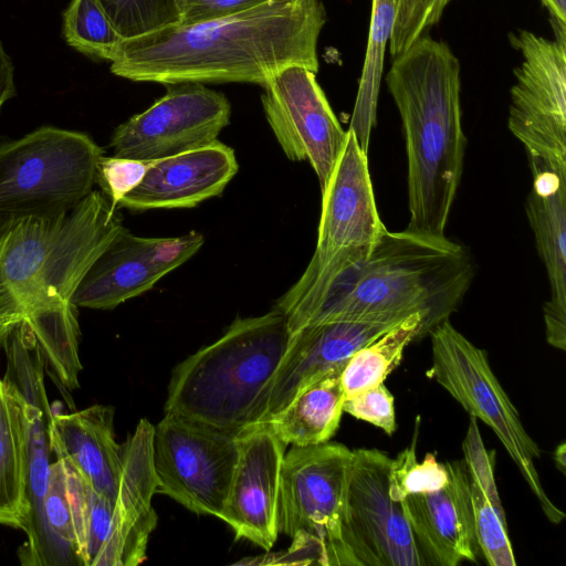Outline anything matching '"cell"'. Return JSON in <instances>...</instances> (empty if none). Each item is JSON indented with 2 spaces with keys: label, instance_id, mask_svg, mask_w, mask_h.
I'll return each mask as SVG.
<instances>
[{
  "label": "cell",
  "instance_id": "1",
  "mask_svg": "<svg viewBox=\"0 0 566 566\" xmlns=\"http://www.w3.org/2000/svg\"><path fill=\"white\" fill-rule=\"evenodd\" d=\"M327 15L322 0H273L208 22L175 24L123 40L111 72L134 82L264 85L280 70L318 71Z\"/></svg>",
  "mask_w": 566,
  "mask_h": 566
},
{
  "label": "cell",
  "instance_id": "2",
  "mask_svg": "<svg viewBox=\"0 0 566 566\" xmlns=\"http://www.w3.org/2000/svg\"><path fill=\"white\" fill-rule=\"evenodd\" d=\"M475 275L469 250L447 235L387 229L370 254L286 316L290 333L333 321L423 318L422 338L458 311Z\"/></svg>",
  "mask_w": 566,
  "mask_h": 566
},
{
  "label": "cell",
  "instance_id": "3",
  "mask_svg": "<svg viewBox=\"0 0 566 566\" xmlns=\"http://www.w3.org/2000/svg\"><path fill=\"white\" fill-rule=\"evenodd\" d=\"M385 81L406 140V230L444 237L467 147L460 61L446 42L424 34L395 57Z\"/></svg>",
  "mask_w": 566,
  "mask_h": 566
},
{
  "label": "cell",
  "instance_id": "4",
  "mask_svg": "<svg viewBox=\"0 0 566 566\" xmlns=\"http://www.w3.org/2000/svg\"><path fill=\"white\" fill-rule=\"evenodd\" d=\"M290 331L276 308L239 317L172 370L165 413L239 434L262 422Z\"/></svg>",
  "mask_w": 566,
  "mask_h": 566
},
{
  "label": "cell",
  "instance_id": "5",
  "mask_svg": "<svg viewBox=\"0 0 566 566\" xmlns=\"http://www.w3.org/2000/svg\"><path fill=\"white\" fill-rule=\"evenodd\" d=\"M125 229L101 190L54 218H30L0 237V327L71 302L85 272Z\"/></svg>",
  "mask_w": 566,
  "mask_h": 566
},
{
  "label": "cell",
  "instance_id": "6",
  "mask_svg": "<svg viewBox=\"0 0 566 566\" xmlns=\"http://www.w3.org/2000/svg\"><path fill=\"white\" fill-rule=\"evenodd\" d=\"M104 155L85 133L42 126L0 144V237L30 218H54L81 203Z\"/></svg>",
  "mask_w": 566,
  "mask_h": 566
},
{
  "label": "cell",
  "instance_id": "7",
  "mask_svg": "<svg viewBox=\"0 0 566 566\" xmlns=\"http://www.w3.org/2000/svg\"><path fill=\"white\" fill-rule=\"evenodd\" d=\"M367 154L347 137L322 190L315 251L303 274L275 303L289 316L313 302L342 272L365 260L386 230L377 210Z\"/></svg>",
  "mask_w": 566,
  "mask_h": 566
},
{
  "label": "cell",
  "instance_id": "8",
  "mask_svg": "<svg viewBox=\"0 0 566 566\" xmlns=\"http://www.w3.org/2000/svg\"><path fill=\"white\" fill-rule=\"evenodd\" d=\"M353 450L325 442L284 454L280 486L281 531L292 538L282 563L358 566L346 548L340 515Z\"/></svg>",
  "mask_w": 566,
  "mask_h": 566
},
{
  "label": "cell",
  "instance_id": "9",
  "mask_svg": "<svg viewBox=\"0 0 566 566\" xmlns=\"http://www.w3.org/2000/svg\"><path fill=\"white\" fill-rule=\"evenodd\" d=\"M434 379L463 409L496 434L516 464L546 518L559 524L565 513L546 494L534 461L542 450L525 430L518 411L493 373L488 354L447 319L428 334Z\"/></svg>",
  "mask_w": 566,
  "mask_h": 566
},
{
  "label": "cell",
  "instance_id": "10",
  "mask_svg": "<svg viewBox=\"0 0 566 566\" xmlns=\"http://www.w3.org/2000/svg\"><path fill=\"white\" fill-rule=\"evenodd\" d=\"M7 369L3 378L22 395L28 416V500L30 514L25 543L18 555L27 566L78 565L73 552L52 535L43 512L53 451L51 448L52 411L44 386L45 363L34 336L21 321L12 325L0 340Z\"/></svg>",
  "mask_w": 566,
  "mask_h": 566
},
{
  "label": "cell",
  "instance_id": "11",
  "mask_svg": "<svg viewBox=\"0 0 566 566\" xmlns=\"http://www.w3.org/2000/svg\"><path fill=\"white\" fill-rule=\"evenodd\" d=\"M238 434L165 413L154 426L156 493L221 520L238 460Z\"/></svg>",
  "mask_w": 566,
  "mask_h": 566
},
{
  "label": "cell",
  "instance_id": "12",
  "mask_svg": "<svg viewBox=\"0 0 566 566\" xmlns=\"http://www.w3.org/2000/svg\"><path fill=\"white\" fill-rule=\"evenodd\" d=\"M554 39L528 30L510 34L522 56L514 70L507 126L528 160L566 171V32Z\"/></svg>",
  "mask_w": 566,
  "mask_h": 566
},
{
  "label": "cell",
  "instance_id": "13",
  "mask_svg": "<svg viewBox=\"0 0 566 566\" xmlns=\"http://www.w3.org/2000/svg\"><path fill=\"white\" fill-rule=\"evenodd\" d=\"M391 458L353 450L344 491L340 532L358 566H427L400 502L388 492Z\"/></svg>",
  "mask_w": 566,
  "mask_h": 566
},
{
  "label": "cell",
  "instance_id": "14",
  "mask_svg": "<svg viewBox=\"0 0 566 566\" xmlns=\"http://www.w3.org/2000/svg\"><path fill=\"white\" fill-rule=\"evenodd\" d=\"M231 106L220 92L201 83L171 85L144 112L115 128L114 156L153 161L218 140L228 126Z\"/></svg>",
  "mask_w": 566,
  "mask_h": 566
},
{
  "label": "cell",
  "instance_id": "15",
  "mask_svg": "<svg viewBox=\"0 0 566 566\" xmlns=\"http://www.w3.org/2000/svg\"><path fill=\"white\" fill-rule=\"evenodd\" d=\"M262 105L266 120L293 161H306L326 187L344 148L347 130L340 126L316 81V73L289 65L263 85Z\"/></svg>",
  "mask_w": 566,
  "mask_h": 566
},
{
  "label": "cell",
  "instance_id": "16",
  "mask_svg": "<svg viewBox=\"0 0 566 566\" xmlns=\"http://www.w3.org/2000/svg\"><path fill=\"white\" fill-rule=\"evenodd\" d=\"M203 243V235L196 231L172 238H145L125 228L85 272L72 303L76 307L113 310L153 289Z\"/></svg>",
  "mask_w": 566,
  "mask_h": 566
},
{
  "label": "cell",
  "instance_id": "17",
  "mask_svg": "<svg viewBox=\"0 0 566 566\" xmlns=\"http://www.w3.org/2000/svg\"><path fill=\"white\" fill-rule=\"evenodd\" d=\"M237 439L238 460L221 520L237 538L269 552L281 532V469L286 444L268 422L241 431Z\"/></svg>",
  "mask_w": 566,
  "mask_h": 566
},
{
  "label": "cell",
  "instance_id": "18",
  "mask_svg": "<svg viewBox=\"0 0 566 566\" xmlns=\"http://www.w3.org/2000/svg\"><path fill=\"white\" fill-rule=\"evenodd\" d=\"M446 465L449 479L442 489L408 495L400 502L426 565L431 566L476 560L469 472L464 460Z\"/></svg>",
  "mask_w": 566,
  "mask_h": 566
},
{
  "label": "cell",
  "instance_id": "19",
  "mask_svg": "<svg viewBox=\"0 0 566 566\" xmlns=\"http://www.w3.org/2000/svg\"><path fill=\"white\" fill-rule=\"evenodd\" d=\"M238 168L234 150L219 140L149 161L144 178L120 200L118 209L193 208L219 196Z\"/></svg>",
  "mask_w": 566,
  "mask_h": 566
},
{
  "label": "cell",
  "instance_id": "20",
  "mask_svg": "<svg viewBox=\"0 0 566 566\" xmlns=\"http://www.w3.org/2000/svg\"><path fill=\"white\" fill-rule=\"evenodd\" d=\"M399 322L333 321L311 324L290 333L262 422L284 408L306 384L344 366L356 350Z\"/></svg>",
  "mask_w": 566,
  "mask_h": 566
},
{
  "label": "cell",
  "instance_id": "21",
  "mask_svg": "<svg viewBox=\"0 0 566 566\" xmlns=\"http://www.w3.org/2000/svg\"><path fill=\"white\" fill-rule=\"evenodd\" d=\"M153 433L154 426L140 419L122 444V474L111 507L108 566H137L147 558L148 541L158 521L151 504L157 490Z\"/></svg>",
  "mask_w": 566,
  "mask_h": 566
},
{
  "label": "cell",
  "instance_id": "22",
  "mask_svg": "<svg viewBox=\"0 0 566 566\" xmlns=\"http://www.w3.org/2000/svg\"><path fill=\"white\" fill-rule=\"evenodd\" d=\"M533 185L525 210L537 252L545 265L551 296L544 303L547 343L566 349V175L549 168L531 170Z\"/></svg>",
  "mask_w": 566,
  "mask_h": 566
},
{
  "label": "cell",
  "instance_id": "23",
  "mask_svg": "<svg viewBox=\"0 0 566 566\" xmlns=\"http://www.w3.org/2000/svg\"><path fill=\"white\" fill-rule=\"evenodd\" d=\"M114 410L94 405L53 415L51 448L55 459L71 467L98 494L115 500L122 474V444L114 432Z\"/></svg>",
  "mask_w": 566,
  "mask_h": 566
},
{
  "label": "cell",
  "instance_id": "24",
  "mask_svg": "<svg viewBox=\"0 0 566 566\" xmlns=\"http://www.w3.org/2000/svg\"><path fill=\"white\" fill-rule=\"evenodd\" d=\"M28 416L20 391L0 379V524L24 532L28 500Z\"/></svg>",
  "mask_w": 566,
  "mask_h": 566
},
{
  "label": "cell",
  "instance_id": "25",
  "mask_svg": "<svg viewBox=\"0 0 566 566\" xmlns=\"http://www.w3.org/2000/svg\"><path fill=\"white\" fill-rule=\"evenodd\" d=\"M344 366L306 384L284 408L264 421L286 446H316L334 437L346 398L340 379Z\"/></svg>",
  "mask_w": 566,
  "mask_h": 566
},
{
  "label": "cell",
  "instance_id": "26",
  "mask_svg": "<svg viewBox=\"0 0 566 566\" xmlns=\"http://www.w3.org/2000/svg\"><path fill=\"white\" fill-rule=\"evenodd\" d=\"M398 0H371L366 54L348 129L368 153L376 125L386 49L396 21Z\"/></svg>",
  "mask_w": 566,
  "mask_h": 566
},
{
  "label": "cell",
  "instance_id": "27",
  "mask_svg": "<svg viewBox=\"0 0 566 566\" xmlns=\"http://www.w3.org/2000/svg\"><path fill=\"white\" fill-rule=\"evenodd\" d=\"M423 318L413 313L356 350L346 361L340 379L345 397L384 384L402 359L405 348L422 338Z\"/></svg>",
  "mask_w": 566,
  "mask_h": 566
},
{
  "label": "cell",
  "instance_id": "28",
  "mask_svg": "<svg viewBox=\"0 0 566 566\" xmlns=\"http://www.w3.org/2000/svg\"><path fill=\"white\" fill-rule=\"evenodd\" d=\"M478 547L490 566H515L505 511L492 468L468 470Z\"/></svg>",
  "mask_w": 566,
  "mask_h": 566
},
{
  "label": "cell",
  "instance_id": "29",
  "mask_svg": "<svg viewBox=\"0 0 566 566\" xmlns=\"http://www.w3.org/2000/svg\"><path fill=\"white\" fill-rule=\"evenodd\" d=\"M63 35L80 53L109 62L123 41L95 0H71L63 13Z\"/></svg>",
  "mask_w": 566,
  "mask_h": 566
},
{
  "label": "cell",
  "instance_id": "30",
  "mask_svg": "<svg viewBox=\"0 0 566 566\" xmlns=\"http://www.w3.org/2000/svg\"><path fill=\"white\" fill-rule=\"evenodd\" d=\"M123 40L179 24V0H95Z\"/></svg>",
  "mask_w": 566,
  "mask_h": 566
},
{
  "label": "cell",
  "instance_id": "31",
  "mask_svg": "<svg viewBox=\"0 0 566 566\" xmlns=\"http://www.w3.org/2000/svg\"><path fill=\"white\" fill-rule=\"evenodd\" d=\"M449 479L446 463L439 462L433 453H427L421 462L416 454V441L391 459L389 469V496L401 502L412 494L431 493L442 489Z\"/></svg>",
  "mask_w": 566,
  "mask_h": 566
},
{
  "label": "cell",
  "instance_id": "32",
  "mask_svg": "<svg viewBox=\"0 0 566 566\" xmlns=\"http://www.w3.org/2000/svg\"><path fill=\"white\" fill-rule=\"evenodd\" d=\"M43 512L52 535L60 544L75 555V533L67 497L66 474L64 464L59 459H55L51 464L49 484L43 501Z\"/></svg>",
  "mask_w": 566,
  "mask_h": 566
},
{
  "label": "cell",
  "instance_id": "33",
  "mask_svg": "<svg viewBox=\"0 0 566 566\" xmlns=\"http://www.w3.org/2000/svg\"><path fill=\"white\" fill-rule=\"evenodd\" d=\"M148 166L149 161L103 155L97 163L95 184L118 208L120 200L142 181Z\"/></svg>",
  "mask_w": 566,
  "mask_h": 566
},
{
  "label": "cell",
  "instance_id": "34",
  "mask_svg": "<svg viewBox=\"0 0 566 566\" xmlns=\"http://www.w3.org/2000/svg\"><path fill=\"white\" fill-rule=\"evenodd\" d=\"M343 410L380 428L388 436L397 428L394 396L384 384L345 398Z\"/></svg>",
  "mask_w": 566,
  "mask_h": 566
},
{
  "label": "cell",
  "instance_id": "35",
  "mask_svg": "<svg viewBox=\"0 0 566 566\" xmlns=\"http://www.w3.org/2000/svg\"><path fill=\"white\" fill-rule=\"evenodd\" d=\"M273 0H179L180 25L230 17Z\"/></svg>",
  "mask_w": 566,
  "mask_h": 566
},
{
  "label": "cell",
  "instance_id": "36",
  "mask_svg": "<svg viewBox=\"0 0 566 566\" xmlns=\"http://www.w3.org/2000/svg\"><path fill=\"white\" fill-rule=\"evenodd\" d=\"M15 94L13 63L0 41V109Z\"/></svg>",
  "mask_w": 566,
  "mask_h": 566
},
{
  "label": "cell",
  "instance_id": "37",
  "mask_svg": "<svg viewBox=\"0 0 566 566\" xmlns=\"http://www.w3.org/2000/svg\"><path fill=\"white\" fill-rule=\"evenodd\" d=\"M453 0H421L419 14V32L421 35L436 25L448 7Z\"/></svg>",
  "mask_w": 566,
  "mask_h": 566
},
{
  "label": "cell",
  "instance_id": "38",
  "mask_svg": "<svg viewBox=\"0 0 566 566\" xmlns=\"http://www.w3.org/2000/svg\"><path fill=\"white\" fill-rule=\"evenodd\" d=\"M549 13L553 30L566 31V0H541Z\"/></svg>",
  "mask_w": 566,
  "mask_h": 566
},
{
  "label": "cell",
  "instance_id": "39",
  "mask_svg": "<svg viewBox=\"0 0 566 566\" xmlns=\"http://www.w3.org/2000/svg\"><path fill=\"white\" fill-rule=\"evenodd\" d=\"M554 460L556 463L557 469L565 474V468H566V446L565 442L560 443L554 453Z\"/></svg>",
  "mask_w": 566,
  "mask_h": 566
},
{
  "label": "cell",
  "instance_id": "40",
  "mask_svg": "<svg viewBox=\"0 0 566 566\" xmlns=\"http://www.w3.org/2000/svg\"><path fill=\"white\" fill-rule=\"evenodd\" d=\"M420 0H398V8L401 12H411L419 7Z\"/></svg>",
  "mask_w": 566,
  "mask_h": 566
},
{
  "label": "cell",
  "instance_id": "41",
  "mask_svg": "<svg viewBox=\"0 0 566 566\" xmlns=\"http://www.w3.org/2000/svg\"><path fill=\"white\" fill-rule=\"evenodd\" d=\"M9 328H1L0 327V340L2 338V336L6 334V332L8 331Z\"/></svg>",
  "mask_w": 566,
  "mask_h": 566
}]
</instances>
